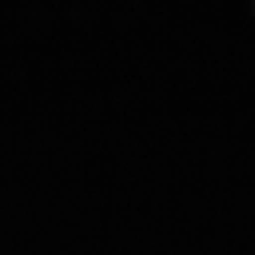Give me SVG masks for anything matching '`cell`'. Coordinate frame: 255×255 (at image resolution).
I'll list each match as a JSON object with an SVG mask.
<instances>
[]
</instances>
